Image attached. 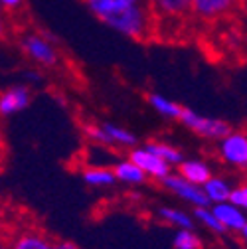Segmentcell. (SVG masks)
I'll use <instances>...</instances> for the list:
<instances>
[{
    "label": "cell",
    "instance_id": "obj_3",
    "mask_svg": "<svg viewBox=\"0 0 247 249\" xmlns=\"http://www.w3.org/2000/svg\"><path fill=\"white\" fill-rule=\"evenodd\" d=\"M20 50L24 55L40 68H55L59 64V52L55 44L38 32H26L20 38Z\"/></svg>",
    "mask_w": 247,
    "mask_h": 249
},
{
    "label": "cell",
    "instance_id": "obj_23",
    "mask_svg": "<svg viewBox=\"0 0 247 249\" xmlns=\"http://www.w3.org/2000/svg\"><path fill=\"white\" fill-rule=\"evenodd\" d=\"M14 222L10 217V210L6 206V202L0 198V239H6V233H10Z\"/></svg>",
    "mask_w": 247,
    "mask_h": 249
},
{
    "label": "cell",
    "instance_id": "obj_12",
    "mask_svg": "<svg viewBox=\"0 0 247 249\" xmlns=\"http://www.w3.org/2000/svg\"><path fill=\"white\" fill-rule=\"evenodd\" d=\"M32 103V91L28 85H12L0 91V117H12L26 111Z\"/></svg>",
    "mask_w": 247,
    "mask_h": 249
},
{
    "label": "cell",
    "instance_id": "obj_22",
    "mask_svg": "<svg viewBox=\"0 0 247 249\" xmlns=\"http://www.w3.org/2000/svg\"><path fill=\"white\" fill-rule=\"evenodd\" d=\"M228 202L233 204L239 210H245L247 208V186H245V182H239V184H233L231 186Z\"/></svg>",
    "mask_w": 247,
    "mask_h": 249
},
{
    "label": "cell",
    "instance_id": "obj_11",
    "mask_svg": "<svg viewBox=\"0 0 247 249\" xmlns=\"http://www.w3.org/2000/svg\"><path fill=\"white\" fill-rule=\"evenodd\" d=\"M213 215L218 217V222L222 224V228L226 230V233H235L239 237L247 235V215L245 210L235 208L229 202H222V204H213L210 206Z\"/></svg>",
    "mask_w": 247,
    "mask_h": 249
},
{
    "label": "cell",
    "instance_id": "obj_21",
    "mask_svg": "<svg viewBox=\"0 0 247 249\" xmlns=\"http://www.w3.org/2000/svg\"><path fill=\"white\" fill-rule=\"evenodd\" d=\"M172 245L174 249H202V239L194 230H176Z\"/></svg>",
    "mask_w": 247,
    "mask_h": 249
},
{
    "label": "cell",
    "instance_id": "obj_14",
    "mask_svg": "<svg viewBox=\"0 0 247 249\" xmlns=\"http://www.w3.org/2000/svg\"><path fill=\"white\" fill-rule=\"evenodd\" d=\"M231 186H233V182H231L229 178L212 174V176H210V178L200 186V188H202V192H204V196H206L208 204H210V206H213V204L228 202V196H229Z\"/></svg>",
    "mask_w": 247,
    "mask_h": 249
},
{
    "label": "cell",
    "instance_id": "obj_17",
    "mask_svg": "<svg viewBox=\"0 0 247 249\" xmlns=\"http://www.w3.org/2000/svg\"><path fill=\"white\" fill-rule=\"evenodd\" d=\"M159 220L176 228V230H194V217L174 206H162L159 208Z\"/></svg>",
    "mask_w": 247,
    "mask_h": 249
},
{
    "label": "cell",
    "instance_id": "obj_25",
    "mask_svg": "<svg viewBox=\"0 0 247 249\" xmlns=\"http://www.w3.org/2000/svg\"><path fill=\"white\" fill-rule=\"evenodd\" d=\"M53 249H79V245H75L73 241H66V239H55Z\"/></svg>",
    "mask_w": 247,
    "mask_h": 249
},
{
    "label": "cell",
    "instance_id": "obj_13",
    "mask_svg": "<svg viewBox=\"0 0 247 249\" xmlns=\"http://www.w3.org/2000/svg\"><path fill=\"white\" fill-rule=\"evenodd\" d=\"M176 174L180 178H184L186 182L194 184V186H202L212 174H213V168L210 162L202 160V159H184L178 166H176Z\"/></svg>",
    "mask_w": 247,
    "mask_h": 249
},
{
    "label": "cell",
    "instance_id": "obj_7",
    "mask_svg": "<svg viewBox=\"0 0 247 249\" xmlns=\"http://www.w3.org/2000/svg\"><path fill=\"white\" fill-rule=\"evenodd\" d=\"M127 159H129L131 162H135V164L142 170V174L146 176V180L150 178V180L160 182L162 178H166V176L172 172V166H168L162 159H159L154 152H150L144 144H142V146H133V148H129Z\"/></svg>",
    "mask_w": 247,
    "mask_h": 249
},
{
    "label": "cell",
    "instance_id": "obj_2",
    "mask_svg": "<svg viewBox=\"0 0 247 249\" xmlns=\"http://www.w3.org/2000/svg\"><path fill=\"white\" fill-rule=\"evenodd\" d=\"M83 133L89 141L107 148H133L139 142L133 131L117 123H89L83 127Z\"/></svg>",
    "mask_w": 247,
    "mask_h": 249
},
{
    "label": "cell",
    "instance_id": "obj_18",
    "mask_svg": "<svg viewBox=\"0 0 247 249\" xmlns=\"http://www.w3.org/2000/svg\"><path fill=\"white\" fill-rule=\"evenodd\" d=\"M144 146L150 152L157 154L159 159H162L168 166H178L184 160V152L180 148H176L174 144H170V142H164V141H148Z\"/></svg>",
    "mask_w": 247,
    "mask_h": 249
},
{
    "label": "cell",
    "instance_id": "obj_16",
    "mask_svg": "<svg viewBox=\"0 0 247 249\" xmlns=\"http://www.w3.org/2000/svg\"><path fill=\"white\" fill-rule=\"evenodd\" d=\"M81 178H83V182L89 186V188H99V190L111 188V186L117 184L115 174H113V170L109 166H87L81 172Z\"/></svg>",
    "mask_w": 247,
    "mask_h": 249
},
{
    "label": "cell",
    "instance_id": "obj_5",
    "mask_svg": "<svg viewBox=\"0 0 247 249\" xmlns=\"http://www.w3.org/2000/svg\"><path fill=\"white\" fill-rule=\"evenodd\" d=\"M215 146L218 150V157L224 164H228L229 168H237V170H245L247 166V135L243 131H229L226 137H222Z\"/></svg>",
    "mask_w": 247,
    "mask_h": 249
},
{
    "label": "cell",
    "instance_id": "obj_6",
    "mask_svg": "<svg viewBox=\"0 0 247 249\" xmlns=\"http://www.w3.org/2000/svg\"><path fill=\"white\" fill-rule=\"evenodd\" d=\"M10 237L6 239L8 249H53L55 239L46 233L42 228H36L32 224L26 226H12Z\"/></svg>",
    "mask_w": 247,
    "mask_h": 249
},
{
    "label": "cell",
    "instance_id": "obj_8",
    "mask_svg": "<svg viewBox=\"0 0 247 249\" xmlns=\"http://www.w3.org/2000/svg\"><path fill=\"white\" fill-rule=\"evenodd\" d=\"M154 18V28L162 22L180 24L190 18V0H146Z\"/></svg>",
    "mask_w": 247,
    "mask_h": 249
},
{
    "label": "cell",
    "instance_id": "obj_9",
    "mask_svg": "<svg viewBox=\"0 0 247 249\" xmlns=\"http://www.w3.org/2000/svg\"><path fill=\"white\" fill-rule=\"evenodd\" d=\"M239 0H190V16L200 22H218L235 12Z\"/></svg>",
    "mask_w": 247,
    "mask_h": 249
},
{
    "label": "cell",
    "instance_id": "obj_1",
    "mask_svg": "<svg viewBox=\"0 0 247 249\" xmlns=\"http://www.w3.org/2000/svg\"><path fill=\"white\" fill-rule=\"evenodd\" d=\"M83 2L99 22L125 38L148 40L157 32L146 0H83Z\"/></svg>",
    "mask_w": 247,
    "mask_h": 249
},
{
    "label": "cell",
    "instance_id": "obj_24",
    "mask_svg": "<svg viewBox=\"0 0 247 249\" xmlns=\"http://www.w3.org/2000/svg\"><path fill=\"white\" fill-rule=\"evenodd\" d=\"M0 6L4 8V12H18L24 6V0H0Z\"/></svg>",
    "mask_w": 247,
    "mask_h": 249
},
{
    "label": "cell",
    "instance_id": "obj_4",
    "mask_svg": "<svg viewBox=\"0 0 247 249\" xmlns=\"http://www.w3.org/2000/svg\"><path fill=\"white\" fill-rule=\"evenodd\" d=\"M178 121L186 129H190L192 133H196L198 137L208 139V141H220L222 137H226L231 131L228 121L215 119V117H208V115H200V113H196V111H192L188 107L182 109Z\"/></svg>",
    "mask_w": 247,
    "mask_h": 249
},
{
    "label": "cell",
    "instance_id": "obj_26",
    "mask_svg": "<svg viewBox=\"0 0 247 249\" xmlns=\"http://www.w3.org/2000/svg\"><path fill=\"white\" fill-rule=\"evenodd\" d=\"M4 36H6V12L2 6H0V40Z\"/></svg>",
    "mask_w": 247,
    "mask_h": 249
},
{
    "label": "cell",
    "instance_id": "obj_10",
    "mask_svg": "<svg viewBox=\"0 0 247 249\" xmlns=\"http://www.w3.org/2000/svg\"><path fill=\"white\" fill-rule=\"evenodd\" d=\"M160 184H162L164 190H168L170 194H174V196L180 198L182 202L190 204L192 208H206V206H210L200 186H194V184L186 182V180L180 178V176L174 174V172H170L166 178H162Z\"/></svg>",
    "mask_w": 247,
    "mask_h": 249
},
{
    "label": "cell",
    "instance_id": "obj_15",
    "mask_svg": "<svg viewBox=\"0 0 247 249\" xmlns=\"http://www.w3.org/2000/svg\"><path fill=\"white\" fill-rule=\"evenodd\" d=\"M113 174H115V180L129 186V188H137V186H142L146 182V176L142 174V170L131 162L129 159H123V160H117L113 166H111Z\"/></svg>",
    "mask_w": 247,
    "mask_h": 249
},
{
    "label": "cell",
    "instance_id": "obj_27",
    "mask_svg": "<svg viewBox=\"0 0 247 249\" xmlns=\"http://www.w3.org/2000/svg\"><path fill=\"white\" fill-rule=\"evenodd\" d=\"M2 168H4V152L0 148V172H2Z\"/></svg>",
    "mask_w": 247,
    "mask_h": 249
},
{
    "label": "cell",
    "instance_id": "obj_20",
    "mask_svg": "<svg viewBox=\"0 0 247 249\" xmlns=\"http://www.w3.org/2000/svg\"><path fill=\"white\" fill-rule=\"evenodd\" d=\"M194 220L196 222H200L206 230H210L212 233H215V235H226V230L222 228V224L218 222V217L213 215V212H212V208L210 206H206V208H194Z\"/></svg>",
    "mask_w": 247,
    "mask_h": 249
},
{
    "label": "cell",
    "instance_id": "obj_19",
    "mask_svg": "<svg viewBox=\"0 0 247 249\" xmlns=\"http://www.w3.org/2000/svg\"><path fill=\"white\" fill-rule=\"evenodd\" d=\"M146 99H148V105L159 115H162L164 119H176L178 121V117H180V113L184 109L180 103H176V101H172V99H168L164 95H159V93H150Z\"/></svg>",
    "mask_w": 247,
    "mask_h": 249
},
{
    "label": "cell",
    "instance_id": "obj_28",
    "mask_svg": "<svg viewBox=\"0 0 247 249\" xmlns=\"http://www.w3.org/2000/svg\"><path fill=\"white\" fill-rule=\"evenodd\" d=\"M0 249H8V243H6V239H0Z\"/></svg>",
    "mask_w": 247,
    "mask_h": 249
}]
</instances>
